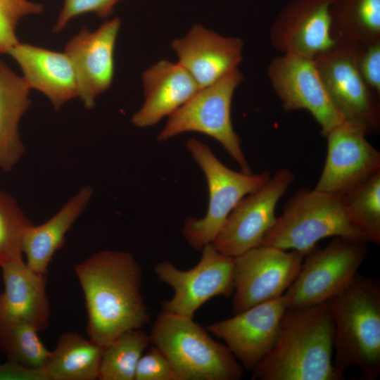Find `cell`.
Returning a JSON list of instances; mask_svg holds the SVG:
<instances>
[{
    "instance_id": "obj_3",
    "label": "cell",
    "mask_w": 380,
    "mask_h": 380,
    "mask_svg": "<svg viewBox=\"0 0 380 380\" xmlns=\"http://www.w3.org/2000/svg\"><path fill=\"white\" fill-rule=\"evenodd\" d=\"M335 325L333 365L338 380L357 367L361 379L380 374V284L357 274L329 299Z\"/></svg>"
},
{
    "instance_id": "obj_26",
    "label": "cell",
    "mask_w": 380,
    "mask_h": 380,
    "mask_svg": "<svg viewBox=\"0 0 380 380\" xmlns=\"http://www.w3.org/2000/svg\"><path fill=\"white\" fill-rule=\"evenodd\" d=\"M151 343L141 329L126 331L103 349L100 380H134L139 360Z\"/></svg>"
},
{
    "instance_id": "obj_1",
    "label": "cell",
    "mask_w": 380,
    "mask_h": 380,
    "mask_svg": "<svg viewBox=\"0 0 380 380\" xmlns=\"http://www.w3.org/2000/svg\"><path fill=\"white\" fill-rule=\"evenodd\" d=\"M75 272L84 296L91 341L104 348L122 333L149 322L142 270L131 253L101 251L75 265Z\"/></svg>"
},
{
    "instance_id": "obj_2",
    "label": "cell",
    "mask_w": 380,
    "mask_h": 380,
    "mask_svg": "<svg viewBox=\"0 0 380 380\" xmlns=\"http://www.w3.org/2000/svg\"><path fill=\"white\" fill-rule=\"evenodd\" d=\"M335 325L329 300L288 308L277 340L252 370L253 380H338L333 365Z\"/></svg>"
},
{
    "instance_id": "obj_12",
    "label": "cell",
    "mask_w": 380,
    "mask_h": 380,
    "mask_svg": "<svg viewBox=\"0 0 380 380\" xmlns=\"http://www.w3.org/2000/svg\"><path fill=\"white\" fill-rule=\"evenodd\" d=\"M267 77L286 112L305 110L327 134L343 119L331 101L312 58L283 53L271 60Z\"/></svg>"
},
{
    "instance_id": "obj_11",
    "label": "cell",
    "mask_w": 380,
    "mask_h": 380,
    "mask_svg": "<svg viewBox=\"0 0 380 380\" xmlns=\"http://www.w3.org/2000/svg\"><path fill=\"white\" fill-rule=\"evenodd\" d=\"M295 181L287 167L277 170L262 185L244 196L228 216L213 242L222 253L236 257L261 245L273 225L280 198Z\"/></svg>"
},
{
    "instance_id": "obj_10",
    "label": "cell",
    "mask_w": 380,
    "mask_h": 380,
    "mask_svg": "<svg viewBox=\"0 0 380 380\" xmlns=\"http://www.w3.org/2000/svg\"><path fill=\"white\" fill-rule=\"evenodd\" d=\"M305 254L260 245L234 258V315L281 296L298 275Z\"/></svg>"
},
{
    "instance_id": "obj_15",
    "label": "cell",
    "mask_w": 380,
    "mask_h": 380,
    "mask_svg": "<svg viewBox=\"0 0 380 380\" xmlns=\"http://www.w3.org/2000/svg\"><path fill=\"white\" fill-rule=\"evenodd\" d=\"M287 308L282 295L210 324L206 329L224 341L243 368L252 371L273 347Z\"/></svg>"
},
{
    "instance_id": "obj_25",
    "label": "cell",
    "mask_w": 380,
    "mask_h": 380,
    "mask_svg": "<svg viewBox=\"0 0 380 380\" xmlns=\"http://www.w3.org/2000/svg\"><path fill=\"white\" fill-rule=\"evenodd\" d=\"M103 348L80 334H63L45 367L49 380L99 379Z\"/></svg>"
},
{
    "instance_id": "obj_21",
    "label": "cell",
    "mask_w": 380,
    "mask_h": 380,
    "mask_svg": "<svg viewBox=\"0 0 380 380\" xmlns=\"http://www.w3.org/2000/svg\"><path fill=\"white\" fill-rule=\"evenodd\" d=\"M144 102L132 117L138 127H148L171 115L201 89L179 63L161 60L142 73Z\"/></svg>"
},
{
    "instance_id": "obj_16",
    "label": "cell",
    "mask_w": 380,
    "mask_h": 380,
    "mask_svg": "<svg viewBox=\"0 0 380 380\" xmlns=\"http://www.w3.org/2000/svg\"><path fill=\"white\" fill-rule=\"evenodd\" d=\"M331 0H290L281 9L270 29L272 47L283 53L307 58L336 46L331 35Z\"/></svg>"
},
{
    "instance_id": "obj_17",
    "label": "cell",
    "mask_w": 380,
    "mask_h": 380,
    "mask_svg": "<svg viewBox=\"0 0 380 380\" xmlns=\"http://www.w3.org/2000/svg\"><path fill=\"white\" fill-rule=\"evenodd\" d=\"M120 27L118 18L106 20L94 31L83 27L65 46L64 52L76 75L78 98L87 109L95 106L96 99L112 83L114 49Z\"/></svg>"
},
{
    "instance_id": "obj_32",
    "label": "cell",
    "mask_w": 380,
    "mask_h": 380,
    "mask_svg": "<svg viewBox=\"0 0 380 380\" xmlns=\"http://www.w3.org/2000/svg\"><path fill=\"white\" fill-rule=\"evenodd\" d=\"M356 64L369 89L380 94V42L357 49Z\"/></svg>"
},
{
    "instance_id": "obj_8",
    "label": "cell",
    "mask_w": 380,
    "mask_h": 380,
    "mask_svg": "<svg viewBox=\"0 0 380 380\" xmlns=\"http://www.w3.org/2000/svg\"><path fill=\"white\" fill-rule=\"evenodd\" d=\"M367 243L335 237L305 255L300 271L283 296L288 308L327 301L355 277L368 255Z\"/></svg>"
},
{
    "instance_id": "obj_9",
    "label": "cell",
    "mask_w": 380,
    "mask_h": 380,
    "mask_svg": "<svg viewBox=\"0 0 380 380\" xmlns=\"http://www.w3.org/2000/svg\"><path fill=\"white\" fill-rule=\"evenodd\" d=\"M199 262L182 270L163 260L154 267L158 279L170 286L173 296L163 303V311L193 318L205 302L234 292V258L220 253L213 243L202 249Z\"/></svg>"
},
{
    "instance_id": "obj_5",
    "label": "cell",
    "mask_w": 380,
    "mask_h": 380,
    "mask_svg": "<svg viewBox=\"0 0 380 380\" xmlns=\"http://www.w3.org/2000/svg\"><path fill=\"white\" fill-rule=\"evenodd\" d=\"M331 236L367 243L349 221L341 196L303 188L288 201L261 245L305 255L318 241Z\"/></svg>"
},
{
    "instance_id": "obj_6",
    "label": "cell",
    "mask_w": 380,
    "mask_h": 380,
    "mask_svg": "<svg viewBox=\"0 0 380 380\" xmlns=\"http://www.w3.org/2000/svg\"><path fill=\"white\" fill-rule=\"evenodd\" d=\"M186 146L191 157L203 170L208 186L209 202L204 217L187 218L182 234L188 244L201 250L213 243L230 213L247 194L262 185L271 174L238 172L225 166L203 142L189 139Z\"/></svg>"
},
{
    "instance_id": "obj_4",
    "label": "cell",
    "mask_w": 380,
    "mask_h": 380,
    "mask_svg": "<svg viewBox=\"0 0 380 380\" xmlns=\"http://www.w3.org/2000/svg\"><path fill=\"white\" fill-rule=\"evenodd\" d=\"M149 336L184 380H238L243 376V367L227 346L193 318L163 310Z\"/></svg>"
},
{
    "instance_id": "obj_33",
    "label": "cell",
    "mask_w": 380,
    "mask_h": 380,
    "mask_svg": "<svg viewBox=\"0 0 380 380\" xmlns=\"http://www.w3.org/2000/svg\"><path fill=\"white\" fill-rule=\"evenodd\" d=\"M0 380H49L45 369H34L6 360L0 363Z\"/></svg>"
},
{
    "instance_id": "obj_29",
    "label": "cell",
    "mask_w": 380,
    "mask_h": 380,
    "mask_svg": "<svg viewBox=\"0 0 380 380\" xmlns=\"http://www.w3.org/2000/svg\"><path fill=\"white\" fill-rule=\"evenodd\" d=\"M32 224L14 198L0 189V266L23 256V236Z\"/></svg>"
},
{
    "instance_id": "obj_23",
    "label": "cell",
    "mask_w": 380,
    "mask_h": 380,
    "mask_svg": "<svg viewBox=\"0 0 380 380\" xmlns=\"http://www.w3.org/2000/svg\"><path fill=\"white\" fill-rule=\"evenodd\" d=\"M30 91L23 77L0 60V167L6 172L25 151L19 124L31 104Z\"/></svg>"
},
{
    "instance_id": "obj_20",
    "label": "cell",
    "mask_w": 380,
    "mask_h": 380,
    "mask_svg": "<svg viewBox=\"0 0 380 380\" xmlns=\"http://www.w3.org/2000/svg\"><path fill=\"white\" fill-rule=\"evenodd\" d=\"M6 53L20 67L29 88L46 96L56 110L79 96L75 70L65 52L19 42Z\"/></svg>"
},
{
    "instance_id": "obj_28",
    "label": "cell",
    "mask_w": 380,
    "mask_h": 380,
    "mask_svg": "<svg viewBox=\"0 0 380 380\" xmlns=\"http://www.w3.org/2000/svg\"><path fill=\"white\" fill-rule=\"evenodd\" d=\"M39 331L24 321L0 324V353L6 360L44 369L51 351L38 336Z\"/></svg>"
},
{
    "instance_id": "obj_31",
    "label": "cell",
    "mask_w": 380,
    "mask_h": 380,
    "mask_svg": "<svg viewBox=\"0 0 380 380\" xmlns=\"http://www.w3.org/2000/svg\"><path fill=\"white\" fill-rule=\"evenodd\" d=\"M121 1L123 0H64L52 31L61 32L74 18L87 13L108 18L112 14L114 6Z\"/></svg>"
},
{
    "instance_id": "obj_14",
    "label": "cell",
    "mask_w": 380,
    "mask_h": 380,
    "mask_svg": "<svg viewBox=\"0 0 380 380\" xmlns=\"http://www.w3.org/2000/svg\"><path fill=\"white\" fill-rule=\"evenodd\" d=\"M357 49L336 46L313 60L328 95L343 120L359 122L367 126L369 132H377L379 104L376 95L358 71Z\"/></svg>"
},
{
    "instance_id": "obj_22",
    "label": "cell",
    "mask_w": 380,
    "mask_h": 380,
    "mask_svg": "<svg viewBox=\"0 0 380 380\" xmlns=\"http://www.w3.org/2000/svg\"><path fill=\"white\" fill-rule=\"evenodd\" d=\"M93 195V188L86 185L47 221L27 227L23 239L22 251L30 268L42 274H47L54 254L63 247L67 232L84 212Z\"/></svg>"
},
{
    "instance_id": "obj_27",
    "label": "cell",
    "mask_w": 380,
    "mask_h": 380,
    "mask_svg": "<svg viewBox=\"0 0 380 380\" xmlns=\"http://www.w3.org/2000/svg\"><path fill=\"white\" fill-rule=\"evenodd\" d=\"M350 223L367 243H380V172L341 196Z\"/></svg>"
},
{
    "instance_id": "obj_19",
    "label": "cell",
    "mask_w": 380,
    "mask_h": 380,
    "mask_svg": "<svg viewBox=\"0 0 380 380\" xmlns=\"http://www.w3.org/2000/svg\"><path fill=\"white\" fill-rule=\"evenodd\" d=\"M0 267L4 286L0 293V324L24 321L39 332L46 330L51 316L46 292V274L30 268L23 256Z\"/></svg>"
},
{
    "instance_id": "obj_13",
    "label": "cell",
    "mask_w": 380,
    "mask_h": 380,
    "mask_svg": "<svg viewBox=\"0 0 380 380\" xmlns=\"http://www.w3.org/2000/svg\"><path fill=\"white\" fill-rule=\"evenodd\" d=\"M368 133L365 125L343 120L327 134L325 163L315 189L342 196L380 172V152Z\"/></svg>"
},
{
    "instance_id": "obj_34",
    "label": "cell",
    "mask_w": 380,
    "mask_h": 380,
    "mask_svg": "<svg viewBox=\"0 0 380 380\" xmlns=\"http://www.w3.org/2000/svg\"><path fill=\"white\" fill-rule=\"evenodd\" d=\"M18 25L0 0V53H6L19 41L16 35Z\"/></svg>"
},
{
    "instance_id": "obj_18",
    "label": "cell",
    "mask_w": 380,
    "mask_h": 380,
    "mask_svg": "<svg viewBox=\"0 0 380 380\" xmlns=\"http://www.w3.org/2000/svg\"><path fill=\"white\" fill-rule=\"evenodd\" d=\"M171 46L178 63L203 88L238 68L243 42L239 37L222 36L195 25L184 37L174 39Z\"/></svg>"
},
{
    "instance_id": "obj_30",
    "label": "cell",
    "mask_w": 380,
    "mask_h": 380,
    "mask_svg": "<svg viewBox=\"0 0 380 380\" xmlns=\"http://www.w3.org/2000/svg\"><path fill=\"white\" fill-rule=\"evenodd\" d=\"M134 380H184L166 356L155 346L140 357Z\"/></svg>"
},
{
    "instance_id": "obj_7",
    "label": "cell",
    "mask_w": 380,
    "mask_h": 380,
    "mask_svg": "<svg viewBox=\"0 0 380 380\" xmlns=\"http://www.w3.org/2000/svg\"><path fill=\"white\" fill-rule=\"evenodd\" d=\"M242 80L243 75L236 68L213 84L201 88L168 117L158 140L164 141L187 132L204 134L223 146L241 167L242 172L252 173L231 118L233 95Z\"/></svg>"
},
{
    "instance_id": "obj_24",
    "label": "cell",
    "mask_w": 380,
    "mask_h": 380,
    "mask_svg": "<svg viewBox=\"0 0 380 380\" xmlns=\"http://www.w3.org/2000/svg\"><path fill=\"white\" fill-rule=\"evenodd\" d=\"M336 46L359 49L380 42V0H331Z\"/></svg>"
}]
</instances>
